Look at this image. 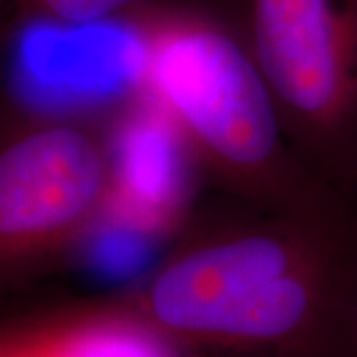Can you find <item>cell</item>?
Listing matches in <instances>:
<instances>
[{
  "mask_svg": "<svg viewBox=\"0 0 357 357\" xmlns=\"http://www.w3.org/2000/svg\"><path fill=\"white\" fill-rule=\"evenodd\" d=\"M119 292L201 357H356L357 199L230 201L189 218Z\"/></svg>",
  "mask_w": 357,
  "mask_h": 357,
  "instance_id": "obj_1",
  "label": "cell"
},
{
  "mask_svg": "<svg viewBox=\"0 0 357 357\" xmlns=\"http://www.w3.org/2000/svg\"><path fill=\"white\" fill-rule=\"evenodd\" d=\"M316 177L357 199V0H213Z\"/></svg>",
  "mask_w": 357,
  "mask_h": 357,
  "instance_id": "obj_4",
  "label": "cell"
},
{
  "mask_svg": "<svg viewBox=\"0 0 357 357\" xmlns=\"http://www.w3.org/2000/svg\"><path fill=\"white\" fill-rule=\"evenodd\" d=\"M356 357H357V354H356Z\"/></svg>",
  "mask_w": 357,
  "mask_h": 357,
  "instance_id": "obj_8",
  "label": "cell"
},
{
  "mask_svg": "<svg viewBox=\"0 0 357 357\" xmlns=\"http://www.w3.org/2000/svg\"><path fill=\"white\" fill-rule=\"evenodd\" d=\"M107 115L0 98V300L64 266L114 211L121 155Z\"/></svg>",
  "mask_w": 357,
  "mask_h": 357,
  "instance_id": "obj_3",
  "label": "cell"
},
{
  "mask_svg": "<svg viewBox=\"0 0 357 357\" xmlns=\"http://www.w3.org/2000/svg\"><path fill=\"white\" fill-rule=\"evenodd\" d=\"M14 24H16V16H14L13 2L0 0V88L4 82V68H6V56L13 40Z\"/></svg>",
  "mask_w": 357,
  "mask_h": 357,
  "instance_id": "obj_7",
  "label": "cell"
},
{
  "mask_svg": "<svg viewBox=\"0 0 357 357\" xmlns=\"http://www.w3.org/2000/svg\"><path fill=\"white\" fill-rule=\"evenodd\" d=\"M123 22L137 96L163 115L208 185L262 208L349 199L302 161L262 72L213 0H147Z\"/></svg>",
  "mask_w": 357,
  "mask_h": 357,
  "instance_id": "obj_2",
  "label": "cell"
},
{
  "mask_svg": "<svg viewBox=\"0 0 357 357\" xmlns=\"http://www.w3.org/2000/svg\"><path fill=\"white\" fill-rule=\"evenodd\" d=\"M20 20L89 28L115 24L147 0H10Z\"/></svg>",
  "mask_w": 357,
  "mask_h": 357,
  "instance_id": "obj_6",
  "label": "cell"
},
{
  "mask_svg": "<svg viewBox=\"0 0 357 357\" xmlns=\"http://www.w3.org/2000/svg\"><path fill=\"white\" fill-rule=\"evenodd\" d=\"M0 357H201L177 344L121 292L0 310Z\"/></svg>",
  "mask_w": 357,
  "mask_h": 357,
  "instance_id": "obj_5",
  "label": "cell"
}]
</instances>
